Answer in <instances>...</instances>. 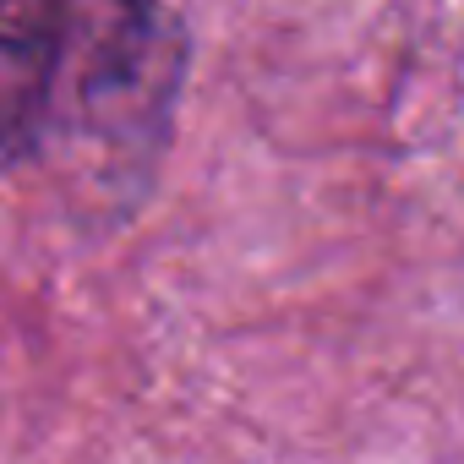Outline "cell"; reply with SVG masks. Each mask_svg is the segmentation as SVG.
Masks as SVG:
<instances>
[{"mask_svg": "<svg viewBox=\"0 0 464 464\" xmlns=\"http://www.w3.org/2000/svg\"><path fill=\"white\" fill-rule=\"evenodd\" d=\"M186 34L164 0H61V77L50 137L93 153V175L142 186L169 131Z\"/></svg>", "mask_w": 464, "mask_h": 464, "instance_id": "6da1fadb", "label": "cell"}, {"mask_svg": "<svg viewBox=\"0 0 464 464\" xmlns=\"http://www.w3.org/2000/svg\"><path fill=\"white\" fill-rule=\"evenodd\" d=\"M61 0H0V175L50 137Z\"/></svg>", "mask_w": 464, "mask_h": 464, "instance_id": "7a4b0ae2", "label": "cell"}]
</instances>
